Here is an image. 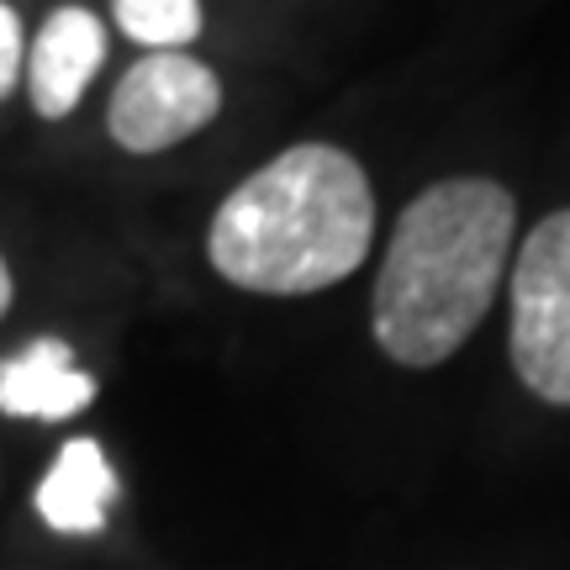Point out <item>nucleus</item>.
Instances as JSON below:
<instances>
[{
  "label": "nucleus",
  "mask_w": 570,
  "mask_h": 570,
  "mask_svg": "<svg viewBox=\"0 0 570 570\" xmlns=\"http://www.w3.org/2000/svg\"><path fill=\"white\" fill-rule=\"evenodd\" d=\"M518 206L497 180H439L396 217L381 281L370 296V333L407 370L444 365L487 323L508 281Z\"/></svg>",
  "instance_id": "f257e3e1"
},
{
  "label": "nucleus",
  "mask_w": 570,
  "mask_h": 570,
  "mask_svg": "<svg viewBox=\"0 0 570 570\" xmlns=\"http://www.w3.org/2000/svg\"><path fill=\"white\" fill-rule=\"evenodd\" d=\"M375 238V196L360 159L296 142L254 169L206 227V259L254 296H312L348 281Z\"/></svg>",
  "instance_id": "f03ea898"
},
{
  "label": "nucleus",
  "mask_w": 570,
  "mask_h": 570,
  "mask_svg": "<svg viewBox=\"0 0 570 570\" xmlns=\"http://www.w3.org/2000/svg\"><path fill=\"white\" fill-rule=\"evenodd\" d=\"M508 348L539 402L570 407V206L550 212L518 248Z\"/></svg>",
  "instance_id": "7ed1b4c3"
},
{
  "label": "nucleus",
  "mask_w": 570,
  "mask_h": 570,
  "mask_svg": "<svg viewBox=\"0 0 570 570\" xmlns=\"http://www.w3.org/2000/svg\"><path fill=\"white\" fill-rule=\"evenodd\" d=\"M217 111H223V80L212 63L190 53H142L111 90L106 132L127 154H164L196 138Z\"/></svg>",
  "instance_id": "20e7f679"
},
{
  "label": "nucleus",
  "mask_w": 570,
  "mask_h": 570,
  "mask_svg": "<svg viewBox=\"0 0 570 570\" xmlns=\"http://www.w3.org/2000/svg\"><path fill=\"white\" fill-rule=\"evenodd\" d=\"M101 63H106L101 17H90L85 6H59L38 27V38L27 48V63H21L32 111L42 122H63L85 101V90L101 75Z\"/></svg>",
  "instance_id": "39448f33"
},
{
  "label": "nucleus",
  "mask_w": 570,
  "mask_h": 570,
  "mask_svg": "<svg viewBox=\"0 0 570 570\" xmlns=\"http://www.w3.org/2000/svg\"><path fill=\"white\" fill-rule=\"evenodd\" d=\"M117 497H122V481L106 460V449L96 439H69L59 449L53 470L32 491V508L53 533L90 539V533H106L111 512H117Z\"/></svg>",
  "instance_id": "423d86ee"
},
{
  "label": "nucleus",
  "mask_w": 570,
  "mask_h": 570,
  "mask_svg": "<svg viewBox=\"0 0 570 570\" xmlns=\"http://www.w3.org/2000/svg\"><path fill=\"white\" fill-rule=\"evenodd\" d=\"M90 402H96V375L80 370L75 348L63 338H32L11 360H0V412L6 417L63 423Z\"/></svg>",
  "instance_id": "0eeeda50"
},
{
  "label": "nucleus",
  "mask_w": 570,
  "mask_h": 570,
  "mask_svg": "<svg viewBox=\"0 0 570 570\" xmlns=\"http://www.w3.org/2000/svg\"><path fill=\"white\" fill-rule=\"evenodd\" d=\"M111 17L148 53H185L202 38V0H111Z\"/></svg>",
  "instance_id": "6e6552de"
},
{
  "label": "nucleus",
  "mask_w": 570,
  "mask_h": 570,
  "mask_svg": "<svg viewBox=\"0 0 570 570\" xmlns=\"http://www.w3.org/2000/svg\"><path fill=\"white\" fill-rule=\"evenodd\" d=\"M21 63H27V38H21V17L0 0V101L17 90Z\"/></svg>",
  "instance_id": "1a4fd4ad"
},
{
  "label": "nucleus",
  "mask_w": 570,
  "mask_h": 570,
  "mask_svg": "<svg viewBox=\"0 0 570 570\" xmlns=\"http://www.w3.org/2000/svg\"><path fill=\"white\" fill-rule=\"evenodd\" d=\"M11 291H17V285H11V269L0 259V317H6V306H11Z\"/></svg>",
  "instance_id": "9d476101"
}]
</instances>
